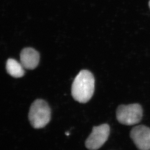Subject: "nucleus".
I'll list each match as a JSON object with an SVG mask.
<instances>
[{"mask_svg":"<svg viewBox=\"0 0 150 150\" xmlns=\"http://www.w3.org/2000/svg\"><path fill=\"white\" fill-rule=\"evenodd\" d=\"M21 63L24 69H33L38 65L40 54L36 50L31 48L23 49L20 54Z\"/></svg>","mask_w":150,"mask_h":150,"instance_id":"423d86ee","label":"nucleus"},{"mask_svg":"<svg viewBox=\"0 0 150 150\" xmlns=\"http://www.w3.org/2000/svg\"><path fill=\"white\" fill-rule=\"evenodd\" d=\"M24 67L13 59H9L6 64V69L9 74L15 78H20L24 74Z\"/></svg>","mask_w":150,"mask_h":150,"instance_id":"0eeeda50","label":"nucleus"},{"mask_svg":"<svg viewBox=\"0 0 150 150\" xmlns=\"http://www.w3.org/2000/svg\"><path fill=\"white\" fill-rule=\"evenodd\" d=\"M130 136L137 148L140 150H150V128L144 125L134 127Z\"/></svg>","mask_w":150,"mask_h":150,"instance_id":"39448f33","label":"nucleus"},{"mask_svg":"<svg viewBox=\"0 0 150 150\" xmlns=\"http://www.w3.org/2000/svg\"><path fill=\"white\" fill-rule=\"evenodd\" d=\"M95 79L88 70H82L74 80L71 86V94L74 99L80 103L89 101L93 95Z\"/></svg>","mask_w":150,"mask_h":150,"instance_id":"f257e3e1","label":"nucleus"},{"mask_svg":"<svg viewBox=\"0 0 150 150\" xmlns=\"http://www.w3.org/2000/svg\"><path fill=\"white\" fill-rule=\"evenodd\" d=\"M109 132L110 128L107 124L94 127L91 133L86 142V147L91 150L99 149L108 140Z\"/></svg>","mask_w":150,"mask_h":150,"instance_id":"20e7f679","label":"nucleus"},{"mask_svg":"<svg viewBox=\"0 0 150 150\" xmlns=\"http://www.w3.org/2000/svg\"><path fill=\"white\" fill-rule=\"evenodd\" d=\"M143 111L137 103L125 105H121L117 108V119L119 122L126 125H133L140 122Z\"/></svg>","mask_w":150,"mask_h":150,"instance_id":"7ed1b4c3","label":"nucleus"},{"mask_svg":"<svg viewBox=\"0 0 150 150\" xmlns=\"http://www.w3.org/2000/svg\"><path fill=\"white\" fill-rule=\"evenodd\" d=\"M28 117L33 127L35 129L44 127L51 119L50 107L44 100H37L30 107Z\"/></svg>","mask_w":150,"mask_h":150,"instance_id":"f03ea898","label":"nucleus"},{"mask_svg":"<svg viewBox=\"0 0 150 150\" xmlns=\"http://www.w3.org/2000/svg\"><path fill=\"white\" fill-rule=\"evenodd\" d=\"M149 7H150V1H149Z\"/></svg>","mask_w":150,"mask_h":150,"instance_id":"6e6552de","label":"nucleus"}]
</instances>
